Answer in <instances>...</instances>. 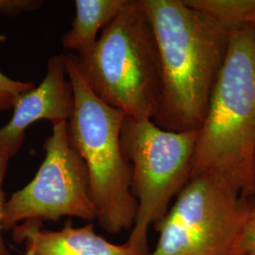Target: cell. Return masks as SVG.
<instances>
[{
    "label": "cell",
    "instance_id": "6da1fadb",
    "mask_svg": "<svg viewBox=\"0 0 255 255\" xmlns=\"http://www.w3.org/2000/svg\"><path fill=\"white\" fill-rule=\"evenodd\" d=\"M158 46L161 97L153 122L199 130L228 51L230 32L184 0H142Z\"/></svg>",
    "mask_w": 255,
    "mask_h": 255
},
{
    "label": "cell",
    "instance_id": "7a4b0ae2",
    "mask_svg": "<svg viewBox=\"0 0 255 255\" xmlns=\"http://www.w3.org/2000/svg\"><path fill=\"white\" fill-rule=\"evenodd\" d=\"M255 26L232 31L228 51L199 129L190 178L217 175L247 199L254 195Z\"/></svg>",
    "mask_w": 255,
    "mask_h": 255
},
{
    "label": "cell",
    "instance_id": "3957f363",
    "mask_svg": "<svg viewBox=\"0 0 255 255\" xmlns=\"http://www.w3.org/2000/svg\"><path fill=\"white\" fill-rule=\"evenodd\" d=\"M74 59L101 101L126 117L153 119L161 97V66L142 0H127L95 45Z\"/></svg>",
    "mask_w": 255,
    "mask_h": 255
},
{
    "label": "cell",
    "instance_id": "277c9868",
    "mask_svg": "<svg viewBox=\"0 0 255 255\" xmlns=\"http://www.w3.org/2000/svg\"><path fill=\"white\" fill-rule=\"evenodd\" d=\"M75 105L67 122L70 145L82 156L89 191L101 228L111 235L131 230L137 201L131 193V166L123 154L120 132L126 115L101 101L82 79L73 53L64 55Z\"/></svg>",
    "mask_w": 255,
    "mask_h": 255
},
{
    "label": "cell",
    "instance_id": "5b68a950",
    "mask_svg": "<svg viewBox=\"0 0 255 255\" xmlns=\"http://www.w3.org/2000/svg\"><path fill=\"white\" fill-rule=\"evenodd\" d=\"M199 130L170 131L152 119L126 117L121 128L123 154L131 166L137 214L128 243L147 255L148 231L164 217L190 179Z\"/></svg>",
    "mask_w": 255,
    "mask_h": 255
},
{
    "label": "cell",
    "instance_id": "8992f818",
    "mask_svg": "<svg viewBox=\"0 0 255 255\" xmlns=\"http://www.w3.org/2000/svg\"><path fill=\"white\" fill-rule=\"evenodd\" d=\"M245 208L240 191L225 179L194 176L153 226L159 237L147 255H242Z\"/></svg>",
    "mask_w": 255,
    "mask_h": 255
},
{
    "label": "cell",
    "instance_id": "52a82bcc",
    "mask_svg": "<svg viewBox=\"0 0 255 255\" xmlns=\"http://www.w3.org/2000/svg\"><path fill=\"white\" fill-rule=\"evenodd\" d=\"M45 158L34 178L5 202L2 230L25 221L97 219L89 191V176L82 156L70 145L67 122L52 126L44 142Z\"/></svg>",
    "mask_w": 255,
    "mask_h": 255
},
{
    "label": "cell",
    "instance_id": "ba28073f",
    "mask_svg": "<svg viewBox=\"0 0 255 255\" xmlns=\"http://www.w3.org/2000/svg\"><path fill=\"white\" fill-rule=\"evenodd\" d=\"M74 105L73 87L66 73L64 55H53L47 62L42 82L19 97L11 119L0 128V149H6L13 158L22 147L28 128L40 120L50 121L52 126L68 122Z\"/></svg>",
    "mask_w": 255,
    "mask_h": 255
},
{
    "label": "cell",
    "instance_id": "9c48e42d",
    "mask_svg": "<svg viewBox=\"0 0 255 255\" xmlns=\"http://www.w3.org/2000/svg\"><path fill=\"white\" fill-rule=\"evenodd\" d=\"M12 238L31 255H139L128 242L114 244L99 236L93 223L76 228L71 220L59 231L44 230L40 221H25L12 229Z\"/></svg>",
    "mask_w": 255,
    "mask_h": 255
},
{
    "label": "cell",
    "instance_id": "30bf717a",
    "mask_svg": "<svg viewBox=\"0 0 255 255\" xmlns=\"http://www.w3.org/2000/svg\"><path fill=\"white\" fill-rule=\"evenodd\" d=\"M127 0H76L71 28L62 38L65 50L81 54L98 40V33L118 15Z\"/></svg>",
    "mask_w": 255,
    "mask_h": 255
},
{
    "label": "cell",
    "instance_id": "8fae6325",
    "mask_svg": "<svg viewBox=\"0 0 255 255\" xmlns=\"http://www.w3.org/2000/svg\"><path fill=\"white\" fill-rule=\"evenodd\" d=\"M194 9L232 31L255 26V0H184Z\"/></svg>",
    "mask_w": 255,
    "mask_h": 255
},
{
    "label": "cell",
    "instance_id": "7c38bea8",
    "mask_svg": "<svg viewBox=\"0 0 255 255\" xmlns=\"http://www.w3.org/2000/svg\"><path fill=\"white\" fill-rule=\"evenodd\" d=\"M34 86L33 82L11 79L0 70V113L12 109L19 97Z\"/></svg>",
    "mask_w": 255,
    "mask_h": 255
},
{
    "label": "cell",
    "instance_id": "4fadbf2b",
    "mask_svg": "<svg viewBox=\"0 0 255 255\" xmlns=\"http://www.w3.org/2000/svg\"><path fill=\"white\" fill-rule=\"evenodd\" d=\"M245 216L241 228L240 248L242 255H255V194L245 199Z\"/></svg>",
    "mask_w": 255,
    "mask_h": 255
},
{
    "label": "cell",
    "instance_id": "5bb4252c",
    "mask_svg": "<svg viewBox=\"0 0 255 255\" xmlns=\"http://www.w3.org/2000/svg\"><path fill=\"white\" fill-rule=\"evenodd\" d=\"M44 3L43 0H0V14L15 16L39 9Z\"/></svg>",
    "mask_w": 255,
    "mask_h": 255
},
{
    "label": "cell",
    "instance_id": "9a60e30c",
    "mask_svg": "<svg viewBox=\"0 0 255 255\" xmlns=\"http://www.w3.org/2000/svg\"><path fill=\"white\" fill-rule=\"evenodd\" d=\"M10 156L6 149H0V255H10L9 249L4 242L2 237V217H3V210L5 205V195L3 191V183L5 181V177L8 169Z\"/></svg>",
    "mask_w": 255,
    "mask_h": 255
},
{
    "label": "cell",
    "instance_id": "2e32d148",
    "mask_svg": "<svg viewBox=\"0 0 255 255\" xmlns=\"http://www.w3.org/2000/svg\"><path fill=\"white\" fill-rule=\"evenodd\" d=\"M253 180H254V195L255 194V153L254 157V164H253Z\"/></svg>",
    "mask_w": 255,
    "mask_h": 255
},
{
    "label": "cell",
    "instance_id": "e0dca14e",
    "mask_svg": "<svg viewBox=\"0 0 255 255\" xmlns=\"http://www.w3.org/2000/svg\"><path fill=\"white\" fill-rule=\"evenodd\" d=\"M25 255H31V253H30L29 251L26 250V254H25Z\"/></svg>",
    "mask_w": 255,
    "mask_h": 255
}]
</instances>
